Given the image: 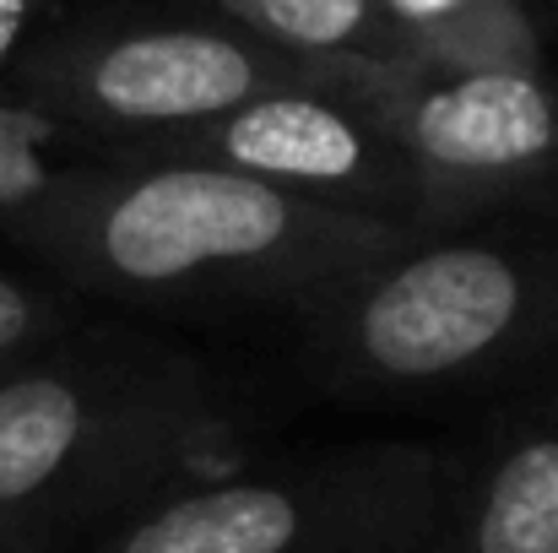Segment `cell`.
<instances>
[{"label":"cell","instance_id":"8992f818","mask_svg":"<svg viewBox=\"0 0 558 553\" xmlns=\"http://www.w3.org/2000/svg\"><path fill=\"white\" fill-rule=\"evenodd\" d=\"M114 164H206L244 180L277 184L288 195L379 217L412 233L466 228L450 195L428 180L401 142L337 82H304L266 93L211 125H195L163 142L104 153Z\"/></svg>","mask_w":558,"mask_h":553},{"label":"cell","instance_id":"7a4b0ae2","mask_svg":"<svg viewBox=\"0 0 558 553\" xmlns=\"http://www.w3.org/2000/svg\"><path fill=\"white\" fill-rule=\"evenodd\" d=\"M250 456L255 412L211 359L82 321L0 380V553H82L158 494Z\"/></svg>","mask_w":558,"mask_h":553},{"label":"cell","instance_id":"52a82bcc","mask_svg":"<svg viewBox=\"0 0 558 553\" xmlns=\"http://www.w3.org/2000/svg\"><path fill=\"white\" fill-rule=\"evenodd\" d=\"M450 445L434 553H558V369L477 407Z\"/></svg>","mask_w":558,"mask_h":553},{"label":"cell","instance_id":"5b68a950","mask_svg":"<svg viewBox=\"0 0 558 553\" xmlns=\"http://www.w3.org/2000/svg\"><path fill=\"white\" fill-rule=\"evenodd\" d=\"M337 76L277 55L222 16H109L33 38L5 71L0 104L104 158L211 125L266 93Z\"/></svg>","mask_w":558,"mask_h":553},{"label":"cell","instance_id":"6da1fadb","mask_svg":"<svg viewBox=\"0 0 558 553\" xmlns=\"http://www.w3.org/2000/svg\"><path fill=\"white\" fill-rule=\"evenodd\" d=\"M0 233L76 299L153 315H282L423 239L206 164L49 169Z\"/></svg>","mask_w":558,"mask_h":553},{"label":"cell","instance_id":"ba28073f","mask_svg":"<svg viewBox=\"0 0 558 553\" xmlns=\"http://www.w3.org/2000/svg\"><path fill=\"white\" fill-rule=\"evenodd\" d=\"M407 71H558L537 0H379Z\"/></svg>","mask_w":558,"mask_h":553},{"label":"cell","instance_id":"9c48e42d","mask_svg":"<svg viewBox=\"0 0 558 553\" xmlns=\"http://www.w3.org/2000/svg\"><path fill=\"white\" fill-rule=\"evenodd\" d=\"M277 55L315 71H407L379 0H206Z\"/></svg>","mask_w":558,"mask_h":553},{"label":"cell","instance_id":"30bf717a","mask_svg":"<svg viewBox=\"0 0 558 553\" xmlns=\"http://www.w3.org/2000/svg\"><path fill=\"white\" fill-rule=\"evenodd\" d=\"M82 321H87V299H76L71 288L0 272V380L27 359H38L44 348H54Z\"/></svg>","mask_w":558,"mask_h":553},{"label":"cell","instance_id":"7c38bea8","mask_svg":"<svg viewBox=\"0 0 558 553\" xmlns=\"http://www.w3.org/2000/svg\"><path fill=\"white\" fill-rule=\"evenodd\" d=\"M44 11H49V0H0V82L16 65V55L33 44Z\"/></svg>","mask_w":558,"mask_h":553},{"label":"cell","instance_id":"8fae6325","mask_svg":"<svg viewBox=\"0 0 558 553\" xmlns=\"http://www.w3.org/2000/svg\"><path fill=\"white\" fill-rule=\"evenodd\" d=\"M54 131L44 120H33L16 104H0V217H11L38 184L49 180V164L38 158V147Z\"/></svg>","mask_w":558,"mask_h":553},{"label":"cell","instance_id":"277c9868","mask_svg":"<svg viewBox=\"0 0 558 553\" xmlns=\"http://www.w3.org/2000/svg\"><path fill=\"white\" fill-rule=\"evenodd\" d=\"M445 440H353L239 461L131 510L82 553H434Z\"/></svg>","mask_w":558,"mask_h":553},{"label":"cell","instance_id":"3957f363","mask_svg":"<svg viewBox=\"0 0 558 553\" xmlns=\"http://www.w3.org/2000/svg\"><path fill=\"white\" fill-rule=\"evenodd\" d=\"M288 326L337 401L477 412L558 369V206L423 233Z\"/></svg>","mask_w":558,"mask_h":553}]
</instances>
